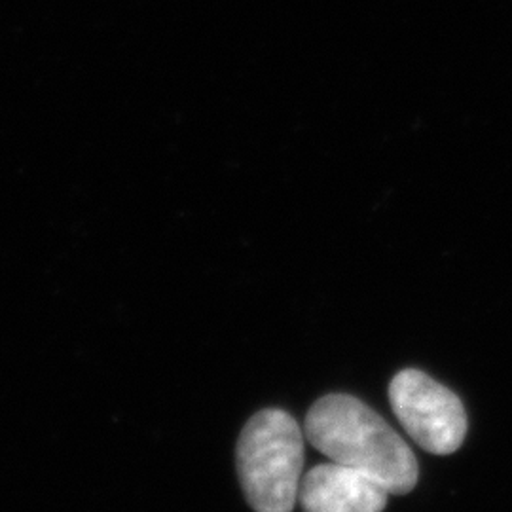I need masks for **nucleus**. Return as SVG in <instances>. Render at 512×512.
I'll use <instances>...</instances> for the list:
<instances>
[{
  "mask_svg": "<svg viewBox=\"0 0 512 512\" xmlns=\"http://www.w3.org/2000/svg\"><path fill=\"white\" fill-rule=\"evenodd\" d=\"M391 408L404 431L425 452H458L467 435V414L458 395L421 370H401L389 384Z\"/></svg>",
  "mask_w": 512,
  "mask_h": 512,
  "instance_id": "3",
  "label": "nucleus"
},
{
  "mask_svg": "<svg viewBox=\"0 0 512 512\" xmlns=\"http://www.w3.org/2000/svg\"><path fill=\"white\" fill-rule=\"evenodd\" d=\"M391 492L382 482L342 463H323L300 482L304 512H382Z\"/></svg>",
  "mask_w": 512,
  "mask_h": 512,
  "instance_id": "4",
  "label": "nucleus"
},
{
  "mask_svg": "<svg viewBox=\"0 0 512 512\" xmlns=\"http://www.w3.org/2000/svg\"><path fill=\"white\" fill-rule=\"evenodd\" d=\"M238 475L255 512H293L304 467V433L291 414H255L238 440Z\"/></svg>",
  "mask_w": 512,
  "mask_h": 512,
  "instance_id": "2",
  "label": "nucleus"
},
{
  "mask_svg": "<svg viewBox=\"0 0 512 512\" xmlns=\"http://www.w3.org/2000/svg\"><path fill=\"white\" fill-rule=\"evenodd\" d=\"M304 435L330 461L376 478L393 495L410 494L418 484V459L403 437L351 395L334 393L313 404Z\"/></svg>",
  "mask_w": 512,
  "mask_h": 512,
  "instance_id": "1",
  "label": "nucleus"
}]
</instances>
